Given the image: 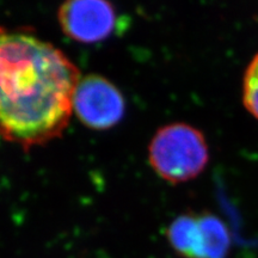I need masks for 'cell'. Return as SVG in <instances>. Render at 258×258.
Returning <instances> with one entry per match:
<instances>
[{
	"instance_id": "4",
	"label": "cell",
	"mask_w": 258,
	"mask_h": 258,
	"mask_svg": "<svg viewBox=\"0 0 258 258\" xmlns=\"http://www.w3.org/2000/svg\"><path fill=\"white\" fill-rule=\"evenodd\" d=\"M123 95L110 80L98 74L80 78L73 95V114L96 131L115 127L124 116Z\"/></svg>"
},
{
	"instance_id": "6",
	"label": "cell",
	"mask_w": 258,
	"mask_h": 258,
	"mask_svg": "<svg viewBox=\"0 0 258 258\" xmlns=\"http://www.w3.org/2000/svg\"><path fill=\"white\" fill-rule=\"evenodd\" d=\"M243 103L245 109L258 120V54L247 64L243 78Z\"/></svg>"
},
{
	"instance_id": "5",
	"label": "cell",
	"mask_w": 258,
	"mask_h": 258,
	"mask_svg": "<svg viewBox=\"0 0 258 258\" xmlns=\"http://www.w3.org/2000/svg\"><path fill=\"white\" fill-rule=\"evenodd\" d=\"M57 21L67 37L80 43H96L115 31L117 16L105 0H71L57 10Z\"/></svg>"
},
{
	"instance_id": "2",
	"label": "cell",
	"mask_w": 258,
	"mask_h": 258,
	"mask_svg": "<svg viewBox=\"0 0 258 258\" xmlns=\"http://www.w3.org/2000/svg\"><path fill=\"white\" fill-rule=\"evenodd\" d=\"M148 160L160 178L172 184L201 175L209 161L205 135L186 123H171L160 129L148 146Z\"/></svg>"
},
{
	"instance_id": "1",
	"label": "cell",
	"mask_w": 258,
	"mask_h": 258,
	"mask_svg": "<svg viewBox=\"0 0 258 258\" xmlns=\"http://www.w3.org/2000/svg\"><path fill=\"white\" fill-rule=\"evenodd\" d=\"M80 78L53 43L29 29L0 27V135L25 150L59 138Z\"/></svg>"
},
{
	"instance_id": "3",
	"label": "cell",
	"mask_w": 258,
	"mask_h": 258,
	"mask_svg": "<svg viewBox=\"0 0 258 258\" xmlns=\"http://www.w3.org/2000/svg\"><path fill=\"white\" fill-rule=\"evenodd\" d=\"M172 249L184 258H226L231 237L220 219L209 214H184L166 232Z\"/></svg>"
}]
</instances>
